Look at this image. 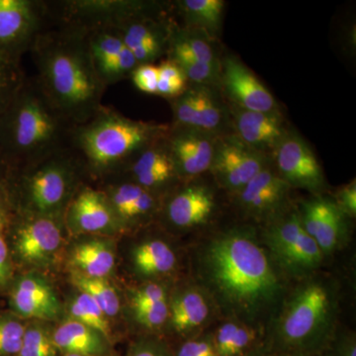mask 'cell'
Listing matches in <instances>:
<instances>
[{
	"mask_svg": "<svg viewBox=\"0 0 356 356\" xmlns=\"http://www.w3.org/2000/svg\"><path fill=\"white\" fill-rule=\"evenodd\" d=\"M195 282L206 290L224 320L264 329L290 288L250 227H233L211 236L193 254Z\"/></svg>",
	"mask_w": 356,
	"mask_h": 356,
	"instance_id": "obj_1",
	"label": "cell"
},
{
	"mask_svg": "<svg viewBox=\"0 0 356 356\" xmlns=\"http://www.w3.org/2000/svg\"><path fill=\"white\" fill-rule=\"evenodd\" d=\"M29 53L44 92L72 124L83 123L100 109L107 88L93 65L86 32L51 25L39 35Z\"/></svg>",
	"mask_w": 356,
	"mask_h": 356,
	"instance_id": "obj_2",
	"label": "cell"
},
{
	"mask_svg": "<svg viewBox=\"0 0 356 356\" xmlns=\"http://www.w3.org/2000/svg\"><path fill=\"white\" fill-rule=\"evenodd\" d=\"M339 287L315 273L290 288L264 332L262 350L274 355H323L339 330Z\"/></svg>",
	"mask_w": 356,
	"mask_h": 356,
	"instance_id": "obj_3",
	"label": "cell"
},
{
	"mask_svg": "<svg viewBox=\"0 0 356 356\" xmlns=\"http://www.w3.org/2000/svg\"><path fill=\"white\" fill-rule=\"evenodd\" d=\"M74 127L36 77H27L0 115V163L8 170H18L67 149Z\"/></svg>",
	"mask_w": 356,
	"mask_h": 356,
	"instance_id": "obj_4",
	"label": "cell"
},
{
	"mask_svg": "<svg viewBox=\"0 0 356 356\" xmlns=\"http://www.w3.org/2000/svg\"><path fill=\"white\" fill-rule=\"evenodd\" d=\"M170 128L134 120L102 105L88 120L74 125L70 147L88 179L105 182L118 177L143 149L165 138Z\"/></svg>",
	"mask_w": 356,
	"mask_h": 356,
	"instance_id": "obj_5",
	"label": "cell"
},
{
	"mask_svg": "<svg viewBox=\"0 0 356 356\" xmlns=\"http://www.w3.org/2000/svg\"><path fill=\"white\" fill-rule=\"evenodd\" d=\"M86 179L83 165L70 147L33 165L7 170L13 213L63 218Z\"/></svg>",
	"mask_w": 356,
	"mask_h": 356,
	"instance_id": "obj_6",
	"label": "cell"
},
{
	"mask_svg": "<svg viewBox=\"0 0 356 356\" xmlns=\"http://www.w3.org/2000/svg\"><path fill=\"white\" fill-rule=\"evenodd\" d=\"M259 236L289 280L297 282L318 273L325 261L322 250L304 229L298 211L275 218Z\"/></svg>",
	"mask_w": 356,
	"mask_h": 356,
	"instance_id": "obj_7",
	"label": "cell"
},
{
	"mask_svg": "<svg viewBox=\"0 0 356 356\" xmlns=\"http://www.w3.org/2000/svg\"><path fill=\"white\" fill-rule=\"evenodd\" d=\"M51 25L50 1L0 0V58L21 63L39 35Z\"/></svg>",
	"mask_w": 356,
	"mask_h": 356,
	"instance_id": "obj_8",
	"label": "cell"
},
{
	"mask_svg": "<svg viewBox=\"0 0 356 356\" xmlns=\"http://www.w3.org/2000/svg\"><path fill=\"white\" fill-rule=\"evenodd\" d=\"M8 228L13 259L37 271L53 264L64 242L63 218L13 213Z\"/></svg>",
	"mask_w": 356,
	"mask_h": 356,
	"instance_id": "obj_9",
	"label": "cell"
},
{
	"mask_svg": "<svg viewBox=\"0 0 356 356\" xmlns=\"http://www.w3.org/2000/svg\"><path fill=\"white\" fill-rule=\"evenodd\" d=\"M50 3L53 24L70 26L86 33L118 27L133 16L159 7L136 0H62Z\"/></svg>",
	"mask_w": 356,
	"mask_h": 356,
	"instance_id": "obj_10",
	"label": "cell"
},
{
	"mask_svg": "<svg viewBox=\"0 0 356 356\" xmlns=\"http://www.w3.org/2000/svg\"><path fill=\"white\" fill-rule=\"evenodd\" d=\"M63 221L74 236H112L123 232L104 192L88 182L70 201Z\"/></svg>",
	"mask_w": 356,
	"mask_h": 356,
	"instance_id": "obj_11",
	"label": "cell"
},
{
	"mask_svg": "<svg viewBox=\"0 0 356 356\" xmlns=\"http://www.w3.org/2000/svg\"><path fill=\"white\" fill-rule=\"evenodd\" d=\"M166 330L184 341L205 332L219 317L214 301L198 283H188L170 291Z\"/></svg>",
	"mask_w": 356,
	"mask_h": 356,
	"instance_id": "obj_12",
	"label": "cell"
},
{
	"mask_svg": "<svg viewBox=\"0 0 356 356\" xmlns=\"http://www.w3.org/2000/svg\"><path fill=\"white\" fill-rule=\"evenodd\" d=\"M9 311L24 321L55 322L62 304L50 281L37 270L15 276L8 289Z\"/></svg>",
	"mask_w": 356,
	"mask_h": 356,
	"instance_id": "obj_13",
	"label": "cell"
},
{
	"mask_svg": "<svg viewBox=\"0 0 356 356\" xmlns=\"http://www.w3.org/2000/svg\"><path fill=\"white\" fill-rule=\"evenodd\" d=\"M298 213L304 229L325 257L334 254L348 243V217L332 199L320 195L303 201Z\"/></svg>",
	"mask_w": 356,
	"mask_h": 356,
	"instance_id": "obj_14",
	"label": "cell"
},
{
	"mask_svg": "<svg viewBox=\"0 0 356 356\" xmlns=\"http://www.w3.org/2000/svg\"><path fill=\"white\" fill-rule=\"evenodd\" d=\"M264 168L259 152L238 138H229L217 145L210 170L220 186L236 194Z\"/></svg>",
	"mask_w": 356,
	"mask_h": 356,
	"instance_id": "obj_15",
	"label": "cell"
},
{
	"mask_svg": "<svg viewBox=\"0 0 356 356\" xmlns=\"http://www.w3.org/2000/svg\"><path fill=\"white\" fill-rule=\"evenodd\" d=\"M100 188L108 199L123 232L147 224L161 209V195L130 180L115 178L103 182Z\"/></svg>",
	"mask_w": 356,
	"mask_h": 356,
	"instance_id": "obj_16",
	"label": "cell"
},
{
	"mask_svg": "<svg viewBox=\"0 0 356 356\" xmlns=\"http://www.w3.org/2000/svg\"><path fill=\"white\" fill-rule=\"evenodd\" d=\"M159 7L133 16L116 29L138 64H154L168 51L173 27L159 18Z\"/></svg>",
	"mask_w": 356,
	"mask_h": 356,
	"instance_id": "obj_17",
	"label": "cell"
},
{
	"mask_svg": "<svg viewBox=\"0 0 356 356\" xmlns=\"http://www.w3.org/2000/svg\"><path fill=\"white\" fill-rule=\"evenodd\" d=\"M277 175L290 187L313 193L324 191L325 179L317 158L297 135H285L276 147Z\"/></svg>",
	"mask_w": 356,
	"mask_h": 356,
	"instance_id": "obj_18",
	"label": "cell"
},
{
	"mask_svg": "<svg viewBox=\"0 0 356 356\" xmlns=\"http://www.w3.org/2000/svg\"><path fill=\"white\" fill-rule=\"evenodd\" d=\"M165 144L178 179L196 177L210 170L216 146L207 132L170 127Z\"/></svg>",
	"mask_w": 356,
	"mask_h": 356,
	"instance_id": "obj_19",
	"label": "cell"
},
{
	"mask_svg": "<svg viewBox=\"0 0 356 356\" xmlns=\"http://www.w3.org/2000/svg\"><path fill=\"white\" fill-rule=\"evenodd\" d=\"M290 188L277 172L264 168L236 195L245 214L255 220L270 222L280 216Z\"/></svg>",
	"mask_w": 356,
	"mask_h": 356,
	"instance_id": "obj_20",
	"label": "cell"
},
{
	"mask_svg": "<svg viewBox=\"0 0 356 356\" xmlns=\"http://www.w3.org/2000/svg\"><path fill=\"white\" fill-rule=\"evenodd\" d=\"M163 201L166 222L178 229H192L207 224L214 214L213 192L202 184L185 185Z\"/></svg>",
	"mask_w": 356,
	"mask_h": 356,
	"instance_id": "obj_21",
	"label": "cell"
},
{
	"mask_svg": "<svg viewBox=\"0 0 356 356\" xmlns=\"http://www.w3.org/2000/svg\"><path fill=\"white\" fill-rule=\"evenodd\" d=\"M116 178L130 180L161 196L165 193L172 182L178 179L165 138L143 149Z\"/></svg>",
	"mask_w": 356,
	"mask_h": 356,
	"instance_id": "obj_22",
	"label": "cell"
},
{
	"mask_svg": "<svg viewBox=\"0 0 356 356\" xmlns=\"http://www.w3.org/2000/svg\"><path fill=\"white\" fill-rule=\"evenodd\" d=\"M222 83L227 92L242 109L271 113L276 112V102L268 89L236 58L222 64Z\"/></svg>",
	"mask_w": 356,
	"mask_h": 356,
	"instance_id": "obj_23",
	"label": "cell"
},
{
	"mask_svg": "<svg viewBox=\"0 0 356 356\" xmlns=\"http://www.w3.org/2000/svg\"><path fill=\"white\" fill-rule=\"evenodd\" d=\"M134 274L140 280L163 282L179 266V257L172 243L159 236H149L136 243L130 252Z\"/></svg>",
	"mask_w": 356,
	"mask_h": 356,
	"instance_id": "obj_24",
	"label": "cell"
},
{
	"mask_svg": "<svg viewBox=\"0 0 356 356\" xmlns=\"http://www.w3.org/2000/svg\"><path fill=\"white\" fill-rule=\"evenodd\" d=\"M117 254L112 236H81L70 248L72 273L107 280L116 267Z\"/></svg>",
	"mask_w": 356,
	"mask_h": 356,
	"instance_id": "obj_25",
	"label": "cell"
},
{
	"mask_svg": "<svg viewBox=\"0 0 356 356\" xmlns=\"http://www.w3.org/2000/svg\"><path fill=\"white\" fill-rule=\"evenodd\" d=\"M53 339L60 355L119 356L108 337L72 318L53 325Z\"/></svg>",
	"mask_w": 356,
	"mask_h": 356,
	"instance_id": "obj_26",
	"label": "cell"
},
{
	"mask_svg": "<svg viewBox=\"0 0 356 356\" xmlns=\"http://www.w3.org/2000/svg\"><path fill=\"white\" fill-rule=\"evenodd\" d=\"M91 60L105 86L119 83L127 48L116 28H102L86 33Z\"/></svg>",
	"mask_w": 356,
	"mask_h": 356,
	"instance_id": "obj_27",
	"label": "cell"
},
{
	"mask_svg": "<svg viewBox=\"0 0 356 356\" xmlns=\"http://www.w3.org/2000/svg\"><path fill=\"white\" fill-rule=\"evenodd\" d=\"M238 139L255 151L276 147L285 137V129L276 112L238 110L236 117Z\"/></svg>",
	"mask_w": 356,
	"mask_h": 356,
	"instance_id": "obj_28",
	"label": "cell"
},
{
	"mask_svg": "<svg viewBox=\"0 0 356 356\" xmlns=\"http://www.w3.org/2000/svg\"><path fill=\"white\" fill-rule=\"evenodd\" d=\"M211 334L218 356H245L264 343L261 329L235 320H224Z\"/></svg>",
	"mask_w": 356,
	"mask_h": 356,
	"instance_id": "obj_29",
	"label": "cell"
},
{
	"mask_svg": "<svg viewBox=\"0 0 356 356\" xmlns=\"http://www.w3.org/2000/svg\"><path fill=\"white\" fill-rule=\"evenodd\" d=\"M67 318L97 330L115 341L114 327L102 309L86 293L79 291L70 296L67 306Z\"/></svg>",
	"mask_w": 356,
	"mask_h": 356,
	"instance_id": "obj_30",
	"label": "cell"
},
{
	"mask_svg": "<svg viewBox=\"0 0 356 356\" xmlns=\"http://www.w3.org/2000/svg\"><path fill=\"white\" fill-rule=\"evenodd\" d=\"M70 281L76 290L86 293L95 300L110 320L112 321L120 315L122 309L120 295L108 280L103 278L88 277L72 271Z\"/></svg>",
	"mask_w": 356,
	"mask_h": 356,
	"instance_id": "obj_31",
	"label": "cell"
},
{
	"mask_svg": "<svg viewBox=\"0 0 356 356\" xmlns=\"http://www.w3.org/2000/svg\"><path fill=\"white\" fill-rule=\"evenodd\" d=\"M177 6L189 25L210 32L219 29L225 6L222 0H184L178 2Z\"/></svg>",
	"mask_w": 356,
	"mask_h": 356,
	"instance_id": "obj_32",
	"label": "cell"
},
{
	"mask_svg": "<svg viewBox=\"0 0 356 356\" xmlns=\"http://www.w3.org/2000/svg\"><path fill=\"white\" fill-rule=\"evenodd\" d=\"M19 356H60L53 339V325L28 321Z\"/></svg>",
	"mask_w": 356,
	"mask_h": 356,
	"instance_id": "obj_33",
	"label": "cell"
},
{
	"mask_svg": "<svg viewBox=\"0 0 356 356\" xmlns=\"http://www.w3.org/2000/svg\"><path fill=\"white\" fill-rule=\"evenodd\" d=\"M27 321L11 311L0 313V356H19Z\"/></svg>",
	"mask_w": 356,
	"mask_h": 356,
	"instance_id": "obj_34",
	"label": "cell"
},
{
	"mask_svg": "<svg viewBox=\"0 0 356 356\" xmlns=\"http://www.w3.org/2000/svg\"><path fill=\"white\" fill-rule=\"evenodd\" d=\"M26 79L21 63L0 58V115L19 92Z\"/></svg>",
	"mask_w": 356,
	"mask_h": 356,
	"instance_id": "obj_35",
	"label": "cell"
},
{
	"mask_svg": "<svg viewBox=\"0 0 356 356\" xmlns=\"http://www.w3.org/2000/svg\"><path fill=\"white\" fill-rule=\"evenodd\" d=\"M196 105V130L212 132L222 123V111L209 91L204 88L193 89Z\"/></svg>",
	"mask_w": 356,
	"mask_h": 356,
	"instance_id": "obj_36",
	"label": "cell"
},
{
	"mask_svg": "<svg viewBox=\"0 0 356 356\" xmlns=\"http://www.w3.org/2000/svg\"><path fill=\"white\" fill-rule=\"evenodd\" d=\"M159 81L156 95L175 99L187 89L186 76L173 60H163L158 65Z\"/></svg>",
	"mask_w": 356,
	"mask_h": 356,
	"instance_id": "obj_37",
	"label": "cell"
},
{
	"mask_svg": "<svg viewBox=\"0 0 356 356\" xmlns=\"http://www.w3.org/2000/svg\"><path fill=\"white\" fill-rule=\"evenodd\" d=\"M168 300L142 308L133 309L134 320L138 325L145 330L144 334L159 336L161 332L166 330L170 316Z\"/></svg>",
	"mask_w": 356,
	"mask_h": 356,
	"instance_id": "obj_38",
	"label": "cell"
},
{
	"mask_svg": "<svg viewBox=\"0 0 356 356\" xmlns=\"http://www.w3.org/2000/svg\"><path fill=\"white\" fill-rule=\"evenodd\" d=\"M170 290L165 282L159 281H147L143 282L134 289L129 295L131 310L152 305L159 302L170 299Z\"/></svg>",
	"mask_w": 356,
	"mask_h": 356,
	"instance_id": "obj_39",
	"label": "cell"
},
{
	"mask_svg": "<svg viewBox=\"0 0 356 356\" xmlns=\"http://www.w3.org/2000/svg\"><path fill=\"white\" fill-rule=\"evenodd\" d=\"M124 356H175V353L161 336L143 334L134 339Z\"/></svg>",
	"mask_w": 356,
	"mask_h": 356,
	"instance_id": "obj_40",
	"label": "cell"
},
{
	"mask_svg": "<svg viewBox=\"0 0 356 356\" xmlns=\"http://www.w3.org/2000/svg\"><path fill=\"white\" fill-rule=\"evenodd\" d=\"M184 72L187 81L195 83H207L217 76V65L204 64L193 58L187 57H168Z\"/></svg>",
	"mask_w": 356,
	"mask_h": 356,
	"instance_id": "obj_41",
	"label": "cell"
},
{
	"mask_svg": "<svg viewBox=\"0 0 356 356\" xmlns=\"http://www.w3.org/2000/svg\"><path fill=\"white\" fill-rule=\"evenodd\" d=\"M173 353L175 356H218L211 332L184 339Z\"/></svg>",
	"mask_w": 356,
	"mask_h": 356,
	"instance_id": "obj_42",
	"label": "cell"
},
{
	"mask_svg": "<svg viewBox=\"0 0 356 356\" xmlns=\"http://www.w3.org/2000/svg\"><path fill=\"white\" fill-rule=\"evenodd\" d=\"M135 88L147 95H156L159 81L158 65L154 64L139 65L131 74Z\"/></svg>",
	"mask_w": 356,
	"mask_h": 356,
	"instance_id": "obj_43",
	"label": "cell"
},
{
	"mask_svg": "<svg viewBox=\"0 0 356 356\" xmlns=\"http://www.w3.org/2000/svg\"><path fill=\"white\" fill-rule=\"evenodd\" d=\"M323 356H356L355 332L339 327Z\"/></svg>",
	"mask_w": 356,
	"mask_h": 356,
	"instance_id": "obj_44",
	"label": "cell"
},
{
	"mask_svg": "<svg viewBox=\"0 0 356 356\" xmlns=\"http://www.w3.org/2000/svg\"><path fill=\"white\" fill-rule=\"evenodd\" d=\"M6 231L0 232V291L8 290L15 277L14 275L13 257L7 243Z\"/></svg>",
	"mask_w": 356,
	"mask_h": 356,
	"instance_id": "obj_45",
	"label": "cell"
},
{
	"mask_svg": "<svg viewBox=\"0 0 356 356\" xmlns=\"http://www.w3.org/2000/svg\"><path fill=\"white\" fill-rule=\"evenodd\" d=\"M336 202L339 209L346 217L353 219L356 216V182L355 179L344 185L337 194Z\"/></svg>",
	"mask_w": 356,
	"mask_h": 356,
	"instance_id": "obj_46",
	"label": "cell"
},
{
	"mask_svg": "<svg viewBox=\"0 0 356 356\" xmlns=\"http://www.w3.org/2000/svg\"><path fill=\"white\" fill-rule=\"evenodd\" d=\"M2 213H13V208L9 199L7 168L0 163V214Z\"/></svg>",
	"mask_w": 356,
	"mask_h": 356,
	"instance_id": "obj_47",
	"label": "cell"
},
{
	"mask_svg": "<svg viewBox=\"0 0 356 356\" xmlns=\"http://www.w3.org/2000/svg\"><path fill=\"white\" fill-rule=\"evenodd\" d=\"M13 213H2L0 214V232L6 231L8 228Z\"/></svg>",
	"mask_w": 356,
	"mask_h": 356,
	"instance_id": "obj_48",
	"label": "cell"
},
{
	"mask_svg": "<svg viewBox=\"0 0 356 356\" xmlns=\"http://www.w3.org/2000/svg\"><path fill=\"white\" fill-rule=\"evenodd\" d=\"M262 353H264V350L261 348V350H255L254 353H250V355L245 356H262Z\"/></svg>",
	"mask_w": 356,
	"mask_h": 356,
	"instance_id": "obj_49",
	"label": "cell"
},
{
	"mask_svg": "<svg viewBox=\"0 0 356 356\" xmlns=\"http://www.w3.org/2000/svg\"><path fill=\"white\" fill-rule=\"evenodd\" d=\"M262 356H303V355H274V353H262ZM316 356H323V355H316Z\"/></svg>",
	"mask_w": 356,
	"mask_h": 356,
	"instance_id": "obj_50",
	"label": "cell"
},
{
	"mask_svg": "<svg viewBox=\"0 0 356 356\" xmlns=\"http://www.w3.org/2000/svg\"><path fill=\"white\" fill-rule=\"evenodd\" d=\"M60 356H81V355H62Z\"/></svg>",
	"mask_w": 356,
	"mask_h": 356,
	"instance_id": "obj_51",
	"label": "cell"
}]
</instances>
